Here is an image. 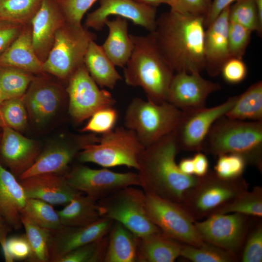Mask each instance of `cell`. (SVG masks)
<instances>
[{"mask_svg":"<svg viewBox=\"0 0 262 262\" xmlns=\"http://www.w3.org/2000/svg\"><path fill=\"white\" fill-rule=\"evenodd\" d=\"M5 99L1 93V91H0V104H1L3 101H4Z\"/></svg>","mask_w":262,"mask_h":262,"instance_id":"cell-56","label":"cell"},{"mask_svg":"<svg viewBox=\"0 0 262 262\" xmlns=\"http://www.w3.org/2000/svg\"><path fill=\"white\" fill-rule=\"evenodd\" d=\"M117 118V112L113 107L102 108L90 116V119L82 131L101 134L107 133L114 129Z\"/></svg>","mask_w":262,"mask_h":262,"instance_id":"cell-44","label":"cell"},{"mask_svg":"<svg viewBox=\"0 0 262 262\" xmlns=\"http://www.w3.org/2000/svg\"><path fill=\"white\" fill-rule=\"evenodd\" d=\"M181 112L168 102L157 104L135 98L127 108L124 124L125 128L136 134L145 148L171 133Z\"/></svg>","mask_w":262,"mask_h":262,"instance_id":"cell-5","label":"cell"},{"mask_svg":"<svg viewBox=\"0 0 262 262\" xmlns=\"http://www.w3.org/2000/svg\"><path fill=\"white\" fill-rule=\"evenodd\" d=\"M108 35L101 47L108 57L116 66L124 67L132 51V43L128 32L126 19L117 16L105 23Z\"/></svg>","mask_w":262,"mask_h":262,"instance_id":"cell-26","label":"cell"},{"mask_svg":"<svg viewBox=\"0 0 262 262\" xmlns=\"http://www.w3.org/2000/svg\"><path fill=\"white\" fill-rule=\"evenodd\" d=\"M135 1L147 5L156 7L161 4H168V0H134Z\"/></svg>","mask_w":262,"mask_h":262,"instance_id":"cell-54","label":"cell"},{"mask_svg":"<svg viewBox=\"0 0 262 262\" xmlns=\"http://www.w3.org/2000/svg\"><path fill=\"white\" fill-rule=\"evenodd\" d=\"M144 148L133 131L118 127L102 134L98 142L86 145L78 159L81 162L94 163L104 168L124 165L137 170Z\"/></svg>","mask_w":262,"mask_h":262,"instance_id":"cell-6","label":"cell"},{"mask_svg":"<svg viewBox=\"0 0 262 262\" xmlns=\"http://www.w3.org/2000/svg\"><path fill=\"white\" fill-rule=\"evenodd\" d=\"M22 99L33 120L42 124L55 115L60 106L62 94L54 84L36 80Z\"/></svg>","mask_w":262,"mask_h":262,"instance_id":"cell-23","label":"cell"},{"mask_svg":"<svg viewBox=\"0 0 262 262\" xmlns=\"http://www.w3.org/2000/svg\"><path fill=\"white\" fill-rule=\"evenodd\" d=\"M114 222L109 218L101 217L86 226L64 227L57 230H49V262H56L72 250L108 235Z\"/></svg>","mask_w":262,"mask_h":262,"instance_id":"cell-17","label":"cell"},{"mask_svg":"<svg viewBox=\"0 0 262 262\" xmlns=\"http://www.w3.org/2000/svg\"><path fill=\"white\" fill-rule=\"evenodd\" d=\"M43 63L34 51L31 27L27 25L23 26L18 36L0 55V66L16 67L31 73L44 72Z\"/></svg>","mask_w":262,"mask_h":262,"instance_id":"cell-24","label":"cell"},{"mask_svg":"<svg viewBox=\"0 0 262 262\" xmlns=\"http://www.w3.org/2000/svg\"><path fill=\"white\" fill-rule=\"evenodd\" d=\"M204 19L171 10L157 18L152 33L160 53L174 72L200 73L205 69Z\"/></svg>","mask_w":262,"mask_h":262,"instance_id":"cell-1","label":"cell"},{"mask_svg":"<svg viewBox=\"0 0 262 262\" xmlns=\"http://www.w3.org/2000/svg\"><path fill=\"white\" fill-rule=\"evenodd\" d=\"M11 228L8 224L0 217V244L2 247L3 250L4 249L6 241L7 235L9 232Z\"/></svg>","mask_w":262,"mask_h":262,"instance_id":"cell-53","label":"cell"},{"mask_svg":"<svg viewBox=\"0 0 262 262\" xmlns=\"http://www.w3.org/2000/svg\"><path fill=\"white\" fill-rule=\"evenodd\" d=\"M249 217L237 213H217L194 224L204 242L238 256L251 226Z\"/></svg>","mask_w":262,"mask_h":262,"instance_id":"cell-12","label":"cell"},{"mask_svg":"<svg viewBox=\"0 0 262 262\" xmlns=\"http://www.w3.org/2000/svg\"><path fill=\"white\" fill-rule=\"evenodd\" d=\"M1 117L0 116V126H1L2 125V122H1V119H2V118H1Z\"/></svg>","mask_w":262,"mask_h":262,"instance_id":"cell-57","label":"cell"},{"mask_svg":"<svg viewBox=\"0 0 262 262\" xmlns=\"http://www.w3.org/2000/svg\"><path fill=\"white\" fill-rule=\"evenodd\" d=\"M89 143L65 144L49 147L40 153L34 163L19 177L20 180L44 173L65 172L80 149Z\"/></svg>","mask_w":262,"mask_h":262,"instance_id":"cell-25","label":"cell"},{"mask_svg":"<svg viewBox=\"0 0 262 262\" xmlns=\"http://www.w3.org/2000/svg\"><path fill=\"white\" fill-rule=\"evenodd\" d=\"M251 225L242 250L243 262H262V224Z\"/></svg>","mask_w":262,"mask_h":262,"instance_id":"cell-43","label":"cell"},{"mask_svg":"<svg viewBox=\"0 0 262 262\" xmlns=\"http://www.w3.org/2000/svg\"><path fill=\"white\" fill-rule=\"evenodd\" d=\"M180 256L193 262H234L238 256L205 242L199 246L182 244Z\"/></svg>","mask_w":262,"mask_h":262,"instance_id":"cell-37","label":"cell"},{"mask_svg":"<svg viewBox=\"0 0 262 262\" xmlns=\"http://www.w3.org/2000/svg\"><path fill=\"white\" fill-rule=\"evenodd\" d=\"M220 73L228 83L237 84L245 79L247 68L242 58L230 57L224 64Z\"/></svg>","mask_w":262,"mask_h":262,"instance_id":"cell-48","label":"cell"},{"mask_svg":"<svg viewBox=\"0 0 262 262\" xmlns=\"http://www.w3.org/2000/svg\"><path fill=\"white\" fill-rule=\"evenodd\" d=\"M229 20L255 31L259 36L262 33V22L254 0H237L229 7Z\"/></svg>","mask_w":262,"mask_h":262,"instance_id":"cell-38","label":"cell"},{"mask_svg":"<svg viewBox=\"0 0 262 262\" xmlns=\"http://www.w3.org/2000/svg\"><path fill=\"white\" fill-rule=\"evenodd\" d=\"M83 64L91 77L101 88L113 89L122 77L101 45L92 41L85 54Z\"/></svg>","mask_w":262,"mask_h":262,"instance_id":"cell-28","label":"cell"},{"mask_svg":"<svg viewBox=\"0 0 262 262\" xmlns=\"http://www.w3.org/2000/svg\"><path fill=\"white\" fill-rule=\"evenodd\" d=\"M221 86L203 78L200 73L177 72L171 82L167 102L181 111L205 107L208 97Z\"/></svg>","mask_w":262,"mask_h":262,"instance_id":"cell-16","label":"cell"},{"mask_svg":"<svg viewBox=\"0 0 262 262\" xmlns=\"http://www.w3.org/2000/svg\"><path fill=\"white\" fill-rule=\"evenodd\" d=\"M180 171L186 175H194V165L192 158H182L179 164Z\"/></svg>","mask_w":262,"mask_h":262,"instance_id":"cell-52","label":"cell"},{"mask_svg":"<svg viewBox=\"0 0 262 262\" xmlns=\"http://www.w3.org/2000/svg\"><path fill=\"white\" fill-rule=\"evenodd\" d=\"M252 31L229 20L228 44L230 57L243 58L250 42Z\"/></svg>","mask_w":262,"mask_h":262,"instance_id":"cell-42","label":"cell"},{"mask_svg":"<svg viewBox=\"0 0 262 262\" xmlns=\"http://www.w3.org/2000/svg\"><path fill=\"white\" fill-rule=\"evenodd\" d=\"M82 194L74 197L65 208L57 211L63 227L86 226L101 217L98 201Z\"/></svg>","mask_w":262,"mask_h":262,"instance_id":"cell-30","label":"cell"},{"mask_svg":"<svg viewBox=\"0 0 262 262\" xmlns=\"http://www.w3.org/2000/svg\"><path fill=\"white\" fill-rule=\"evenodd\" d=\"M248 184L242 177L231 180L218 177L209 171L185 194L180 203L196 221L206 218L248 190Z\"/></svg>","mask_w":262,"mask_h":262,"instance_id":"cell-7","label":"cell"},{"mask_svg":"<svg viewBox=\"0 0 262 262\" xmlns=\"http://www.w3.org/2000/svg\"><path fill=\"white\" fill-rule=\"evenodd\" d=\"M96 36L82 25L66 22L55 35L53 46L43 63L44 72L69 78L82 64L90 43Z\"/></svg>","mask_w":262,"mask_h":262,"instance_id":"cell-8","label":"cell"},{"mask_svg":"<svg viewBox=\"0 0 262 262\" xmlns=\"http://www.w3.org/2000/svg\"><path fill=\"white\" fill-rule=\"evenodd\" d=\"M64 176L73 188L97 201L123 188L139 185L137 173L116 172L107 168L80 165Z\"/></svg>","mask_w":262,"mask_h":262,"instance_id":"cell-14","label":"cell"},{"mask_svg":"<svg viewBox=\"0 0 262 262\" xmlns=\"http://www.w3.org/2000/svg\"><path fill=\"white\" fill-rule=\"evenodd\" d=\"M212 0H168L170 10L184 14L207 16Z\"/></svg>","mask_w":262,"mask_h":262,"instance_id":"cell-47","label":"cell"},{"mask_svg":"<svg viewBox=\"0 0 262 262\" xmlns=\"http://www.w3.org/2000/svg\"><path fill=\"white\" fill-rule=\"evenodd\" d=\"M27 199L20 182L0 162V217L11 229L23 226L21 214Z\"/></svg>","mask_w":262,"mask_h":262,"instance_id":"cell-22","label":"cell"},{"mask_svg":"<svg viewBox=\"0 0 262 262\" xmlns=\"http://www.w3.org/2000/svg\"><path fill=\"white\" fill-rule=\"evenodd\" d=\"M130 36L133 48L123 67L126 84L141 88L147 100L154 103L167 102L174 72L160 53L153 33L146 35L130 34Z\"/></svg>","mask_w":262,"mask_h":262,"instance_id":"cell-3","label":"cell"},{"mask_svg":"<svg viewBox=\"0 0 262 262\" xmlns=\"http://www.w3.org/2000/svg\"><path fill=\"white\" fill-rule=\"evenodd\" d=\"M134 186L123 188L98 201L101 217L120 223L140 238L161 232L147 213L146 194Z\"/></svg>","mask_w":262,"mask_h":262,"instance_id":"cell-9","label":"cell"},{"mask_svg":"<svg viewBox=\"0 0 262 262\" xmlns=\"http://www.w3.org/2000/svg\"><path fill=\"white\" fill-rule=\"evenodd\" d=\"M98 0H58L66 20L82 25L83 16Z\"/></svg>","mask_w":262,"mask_h":262,"instance_id":"cell-45","label":"cell"},{"mask_svg":"<svg viewBox=\"0 0 262 262\" xmlns=\"http://www.w3.org/2000/svg\"><path fill=\"white\" fill-rule=\"evenodd\" d=\"M237 96L211 107L181 111L176 127L172 132L180 150L202 151L207 134L213 124L226 115L233 107Z\"/></svg>","mask_w":262,"mask_h":262,"instance_id":"cell-11","label":"cell"},{"mask_svg":"<svg viewBox=\"0 0 262 262\" xmlns=\"http://www.w3.org/2000/svg\"><path fill=\"white\" fill-rule=\"evenodd\" d=\"M180 151L172 132L145 147L138 160L139 186L146 195L181 203L198 177L186 175L176 162Z\"/></svg>","mask_w":262,"mask_h":262,"instance_id":"cell-2","label":"cell"},{"mask_svg":"<svg viewBox=\"0 0 262 262\" xmlns=\"http://www.w3.org/2000/svg\"><path fill=\"white\" fill-rule=\"evenodd\" d=\"M19 182L27 198L39 199L51 205L67 204L82 194L71 186L64 176L59 174L35 175Z\"/></svg>","mask_w":262,"mask_h":262,"instance_id":"cell-19","label":"cell"},{"mask_svg":"<svg viewBox=\"0 0 262 262\" xmlns=\"http://www.w3.org/2000/svg\"><path fill=\"white\" fill-rule=\"evenodd\" d=\"M42 0H0V18L28 25L39 8Z\"/></svg>","mask_w":262,"mask_h":262,"instance_id":"cell-36","label":"cell"},{"mask_svg":"<svg viewBox=\"0 0 262 262\" xmlns=\"http://www.w3.org/2000/svg\"><path fill=\"white\" fill-rule=\"evenodd\" d=\"M3 252L6 262H13L14 260H28L31 250L25 234L7 239Z\"/></svg>","mask_w":262,"mask_h":262,"instance_id":"cell-46","label":"cell"},{"mask_svg":"<svg viewBox=\"0 0 262 262\" xmlns=\"http://www.w3.org/2000/svg\"><path fill=\"white\" fill-rule=\"evenodd\" d=\"M23 25L0 18V55L18 36Z\"/></svg>","mask_w":262,"mask_h":262,"instance_id":"cell-49","label":"cell"},{"mask_svg":"<svg viewBox=\"0 0 262 262\" xmlns=\"http://www.w3.org/2000/svg\"><path fill=\"white\" fill-rule=\"evenodd\" d=\"M213 171L219 178L228 180L242 177L247 165L245 159L241 156L233 153H227L217 156Z\"/></svg>","mask_w":262,"mask_h":262,"instance_id":"cell-41","label":"cell"},{"mask_svg":"<svg viewBox=\"0 0 262 262\" xmlns=\"http://www.w3.org/2000/svg\"><path fill=\"white\" fill-rule=\"evenodd\" d=\"M237 0H213L205 17L204 25L207 28L227 7Z\"/></svg>","mask_w":262,"mask_h":262,"instance_id":"cell-50","label":"cell"},{"mask_svg":"<svg viewBox=\"0 0 262 262\" xmlns=\"http://www.w3.org/2000/svg\"><path fill=\"white\" fill-rule=\"evenodd\" d=\"M257 6L260 20L262 22V0H254Z\"/></svg>","mask_w":262,"mask_h":262,"instance_id":"cell-55","label":"cell"},{"mask_svg":"<svg viewBox=\"0 0 262 262\" xmlns=\"http://www.w3.org/2000/svg\"><path fill=\"white\" fill-rule=\"evenodd\" d=\"M202 151L215 156L233 153L262 171V121H243L225 115L211 127Z\"/></svg>","mask_w":262,"mask_h":262,"instance_id":"cell-4","label":"cell"},{"mask_svg":"<svg viewBox=\"0 0 262 262\" xmlns=\"http://www.w3.org/2000/svg\"><path fill=\"white\" fill-rule=\"evenodd\" d=\"M33 80L30 72L16 67L0 66V91L5 100L21 98Z\"/></svg>","mask_w":262,"mask_h":262,"instance_id":"cell-33","label":"cell"},{"mask_svg":"<svg viewBox=\"0 0 262 262\" xmlns=\"http://www.w3.org/2000/svg\"><path fill=\"white\" fill-rule=\"evenodd\" d=\"M139 238L123 225L114 221L108 233L103 262H137Z\"/></svg>","mask_w":262,"mask_h":262,"instance_id":"cell-29","label":"cell"},{"mask_svg":"<svg viewBox=\"0 0 262 262\" xmlns=\"http://www.w3.org/2000/svg\"><path fill=\"white\" fill-rule=\"evenodd\" d=\"M67 92L69 113L77 122L90 117L100 109L113 107L116 103L111 93L105 89H99L84 64L69 79Z\"/></svg>","mask_w":262,"mask_h":262,"instance_id":"cell-13","label":"cell"},{"mask_svg":"<svg viewBox=\"0 0 262 262\" xmlns=\"http://www.w3.org/2000/svg\"><path fill=\"white\" fill-rule=\"evenodd\" d=\"M156 7L138 2L134 0H100L99 6L87 16L86 28L101 30L111 16L131 20L149 33L156 26Z\"/></svg>","mask_w":262,"mask_h":262,"instance_id":"cell-15","label":"cell"},{"mask_svg":"<svg viewBox=\"0 0 262 262\" xmlns=\"http://www.w3.org/2000/svg\"><path fill=\"white\" fill-rule=\"evenodd\" d=\"M21 221L31 250L28 261L49 262L48 243L49 230L39 226L23 215H21Z\"/></svg>","mask_w":262,"mask_h":262,"instance_id":"cell-34","label":"cell"},{"mask_svg":"<svg viewBox=\"0 0 262 262\" xmlns=\"http://www.w3.org/2000/svg\"><path fill=\"white\" fill-rule=\"evenodd\" d=\"M66 21L58 0H42L30 23L33 45L42 62L48 57L56 33Z\"/></svg>","mask_w":262,"mask_h":262,"instance_id":"cell-18","label":"cell"},{"mask_svg":"<svg viewBox=\"0 0 262 262\" xmlns=\"http://www.w3.org/2000/svg\"><path fill=\"white\" fill-rule=\"evenodd\" d=\"M182 244L162 232L140 238L137 262H173L180 256Z\"/></svg>","mask_w":262,"mask_h":262,"instance_id":"cell-27","label":"cell"},{"mask_svg":"<svg viewBox=\"0 0 262 262\" xmlns=\"http://www.w3.org/2000/svg\"><path fill=\"white\" fill-rule=\"evenodd\" d=\"M237 213L249 217H262V187L255 186L251 191L246 190L214 213Z\"/></svg>","mask_w":262,"mask_h":262,"instance_id":"cell-32","label":"cell"},{"mask_svg":"<svg viewBox=\"0 0 262 262\" xmlns=\"http://www.w3.org/2000/svg\"><path fill=\"white\" fill-rule=\"evenodd\" d=\"M108 241V234L72 250L56 262H103Z\"/></svg>","mask_w":262,"mask_h":262,"instance_id":"cell-39","label":"cell"},{"mask_svg":"<svg viewBox=\"0 0 262 262\" xmlns=\"http://www.w3.org/2000/svg\"><path fill=\"white\" fill-rule=\"evenodd\" d=\"M229 7L226 8L205 32V69L213 77L220 74L224 64L230 57L228 36Z\"/></svg>","mask_w":262,"mask_h":262,"instance_id":"cell-20","label":"cell"},{"mask_svg":"<svg viewBox=\"0 0 262 262\" xmlns=\"http://www.w3.org/2000/svg\"><path fill=\"white\" fill-rule=\"evenodd\" d=\"M0 153L13 174L19 177L34 163L39 155L35 143L6 125L2 126Z\"/></svg>","mask_w":262,"mask_h":262,"instance_id":"cell-21","label":"cell"},{"mask_svg":"<svg viewBox=\"0 0 262 262\" xmlns=\"http://www.w3.org/2000/svg\"><path fill=\"white\" fill-rule=\"evenodd\" d=\"M225 116L239 120L262 121V81L254 83L237 96L235 104Z\"/></svg>","mask_w":262,"mask_h":262,"instance_id":"cell-31","label":"cell"},{"mask_svg":"<svg viewBox=\"0 0 262 262\" xmlns=\"http://www.w3.org/2000/svg\"><path fill=\"white\" fill-rule=\"evenodd\" d=\"M194 165V175L197 177L206 175L209 171V163L206 155L196 152L192 158Z\"/></svg>","mask_w":262,"mask_h":262,"instance_id":"cell-51","label":"cell"},{"mask_svg":"<svg viewBox=\"0 0 262 262\" xmlns=\"http://www.w3.org/2000/svg\"><path fill=\"white\" fill-rule=\"evenodd\" d=\"M21 215L49 230H57L64 227L57 212L52 205L39 199L27 198Z\"/></svg>","mask_w":262,"mask_h":262,"instance_id":"cell-35","label":"cell"},{"mask_svg":"<svg viewBox=\"0 0 262 262\" xmlns=\"http://www.w3.org/2000/svg\"><path fill=\"white\" fill-rule=\"evenodd\" d=\"M145 209L149 218L165 236L194 246L204 243L196 229L195 221L180 203L146 194Z\"/></svg>","mask_w":262,"mask_h":262,"instance_id":"cell-10","label":"cell"},{"mask_svg":"<svg viewBox=\"0 0 262 262\" xmlns=\"http://www.w3.org/2000/svg\"><path fill=\"white\" fill-rule=\"evenodd\" d=\"M0 113L5 125L15 130H24L27 124L24 103L21 98L5 100L1 104Z\"/></svg>","mask_w":262,"mask_h":262,"instance_id":"cell-40","label":"cell"},{"mask_svg":"<svg viewBox=\"0 0 262 262\" xmlns=\"http://www.w3.org/2000/svg\"><path fill=\"white\" fill-rule=\"evenodd\" d=\"M0 138H1V137H0Z\"/></svg>","mask_w":262,"mask_h":262,"instance_id":"cell-58","label":"cell"}]
</instances>
